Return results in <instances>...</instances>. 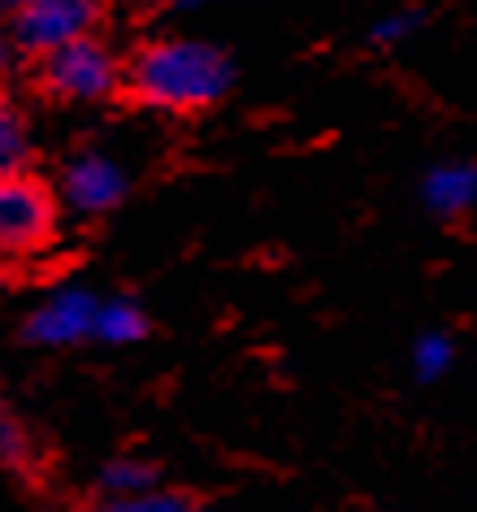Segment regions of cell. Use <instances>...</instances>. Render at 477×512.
I'll use <instances>...</instances> for the list:
<instances>
[{"label":"cell","mask_w":477,"mask_h":512,"mask_svg":"<svg viewBox=\"0 0 477 512\" xmlns=\"http://www.w3.org/2000/svg\"><path fill=\"white\" fill-rule=\"evenodd\" d=\"M131 87L152 109L196 113L226 96L230 61L213 44L200 40H157L135 57Z\"/></svg>","instance_id":"obj_1"},{"label":"cell","mask_w":477,"mask_h":512,"mask_svg":"<svg viewBox=\"0 0 477 512\" xmlns=\"http://www.w3.org/2000/svg\"><path fill=\"white\" fill-rule=\"evenodd\" d=\"M40 79L57 100L92 105V100L113 96L122 74H118V57H113L96 35H83V40H70V44L53 48V53H44Z\"/></svg>","instance_id":"obj_2"},{"label":"cell","mask_w":477,"mask_h":512,"mask_svg":"<svg viewBox=\"0 0 477 512\" xmlns=\"http://www.w3.org/2000/svg\"><path fill=\"white\" fill-rule=\"evenodd\" d=\"M9 9V27L14 40L27 53H53V48L83 40L96 31L105 0H5Z\"/></svg>","instance_id":"obj_3"},{"label":"cell","mask_w":477,"mask_h":512,"mask_svg":"<svg viewBox=\"0 0 477 512\" xmlns=\"http://www.w3.org/2000/svg\"><path fill=\"white\" fill-rule=\"evenodd\" d=\"M53 196L31 174H0V252L27 256L53 239Z\"/></svg>","instance_id":"obj_4"},{"label":"cell","mask_w":477,"mask_h":512,"mask_svg":"<svg viewBox=\"0 0 477 512\" xmlns=\"http://www.w3.org/2000/svg\"><path fill=\"white\" fill-rule=\"evenodd\" d=\"M96 313H100L96 291L57 287V291H48L40 309L27 317L22 339L35 343V348H74V343H87L96 335Z\"/></svg>","instance_id":"obj_5"},{"label":"cell","mask_w":477,"mask_h":512,"mask_svg":"<svg viewBox=\"0 0 477 512\" xmlns=\"http://www.w3.org/2000/svg\"><path fill=\"white\" fill-rule=\"evenodd\" d=\"M61 196H66V204L79 217H100V213L118 209V200L126 196V174L105 152H83V157H74L66 165Z\"/></svg>","instance_id":"obj_6"},{"label":"cell","mask_w":477,"mask_h":512,"mask_svg":"<svg viewBox=\"0 0 477 512\" xmlns=\"http://www.w3.org/2000/svg\"><path fill=\"white\" fill-rule=\"evenodd\" d=\"M425 209L443 222H460L464 213L477 209V165L473 161H447L434 165L421 183Z\"/></svg>","instance_id":"obj_7"},{"label":"cell","mask_w":477,"mask_h":512,"mask_svg":"<svg viewBox=\"0 0 477 512\" xmlns=\"http://www.w3.org/2000/svg\"><path fill=\"white\" fill-rule=\"evenodd\" d=\"M148 335V317L135 300L126 296H113V300H100V313H96V343H109V348H126V343H139Z\"/></svg>","instance_id":"obj_8"},{"label":"cell","mask_w":477,"mask_h":512,"mask_svg":"<svg viewBox=\"0 0 477 512\" xmlns=\"http://www.w3.org/2000/svg\"><path fill=\"white\" fill-rule=\"evenodd\" d=\"M152 486H161L157 465H148V460H139V456H118L100 469V491H105V499L144 495V491H152Z\"/></svg>","instance_id":"obj_9"},{"label":"cell","mask_w":477,"mask_h":512,"mask_svg":"<svg viewBox=\"0 0 477 512\" xmlns=\"http://www.w3.org/2000/svg\"><path fill=\"white\" fill-rule=\"evenodd\" d=\"M451 365H456V339L447 330H425L412 343V374H417V382H438Z\"/></svg>","instance_id":"obj_10"},{"label":"cell","mask_w":477,"mask_h":512,"mask_svg":"<svg viewBox=\"0 0 477 512\" xmlns=\"http://www.w3.org/2000/svg\"><path fill=\"white\" fill-rule=\"evenodd\" d=\"M27 152H31L27 122H22V113L0 96V174L22 170V165H27Z\"/></svg>","instance_id":"obj_11"},{"label":"cell","mask_w":477,"mask_h":512,"mask_svg":"<svg viewBox=\"0 0 477 512\" xmlns=\"http://www.w3.org/2000/svg\"><path fill=\"white\" fill-rule=\"evenodd\" d=\"M96 512H200V504L183 491H161V486H152V491H144V495L100 499Z\"/></svg>","instance_id":"obj_12"},{"label":"cell","mask_w":477,"mask_h":512,"mask_svg":"<svg viewBox=\"0 0 477 512\" xmlns=\"http://www.w3.org/2000/svg\"><path fill=\"white\" fill-rule=\"evenodd\" d=\"M0 460H5L9 469H27L31 465V434L5 404H0Z\"/></svg>","instance_id":"obj_13"},{"label":"cell","mask_w":477,"mask_h":512,"mask_svg":"<svg viewBox=\"0 0 477 512\" xmlns=\"http://www.w3.org/2000/svg\"><path fill=\"white\" fill-rule=\"evenodd\" d=\"M412 31H417V14H395V18H386V22L373 27V44H395Z\"/></svg>","instance_id":"obj_14"},{"label":"cell","mask_w":477,"mask_h":512,"mask_svg":"<svg viewBox=\"0 0 477 512\" xmlns=\"http://www.w3.org/2000/svg\"><path fill=\"white\" fill-rule=\"evenodd\" d=\"M5 61H9V57H5V44H0V70H5Z\"/></svg>","instance_id":"obj_15"},{"label":"cell","mask_w":477,"mask_h":512,"mask_svg":"<svg viewBox=\"0 0 477 512\" xmlns=\"http://www.w3.org/2000/svg\"><path fill=\"white\" fill-rule=\"evenodd\" d=\"M187 5H196V0H187Z\"/></svg>","instance_id":"obj_16"}]
</instances>
